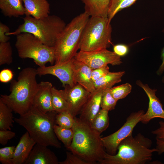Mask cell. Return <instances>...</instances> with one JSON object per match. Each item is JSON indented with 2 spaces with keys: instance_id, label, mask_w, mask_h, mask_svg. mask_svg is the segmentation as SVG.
Segmentation results:
<instances>
[{
  "instance_id": "1",
  "label": "cell",
  "mask_w": 164,
  "mask_h": 164,
  "mask_svg": "<svg viewBox=\"0 0 164 164\" xmlns=\"http://www.w3.org/2000/svg\"><path fill=\"white\" fill-rule=\"evenodd\" d=\"M73 133L72 142L67 149L89 164L99 163L106 152L100 134L89 123L75 117L71 128Z\"/></svg>"
},
{
  "instance_id": "2",
  "label": "cell",
  "mask_w": 164,
  "mask_h": 164,
  "mask_svg": "<svg viewBox=\"0 0 164 164\" xmlns=\"http://www.w3.org/2000/svg\"><path fill=\"white\" fill-rule=\"evenodd\" d=\"M57 113L55 111L45 113L32 105L26 113L14 120L26 130L36 144L60 148L61 144L54 129Z\"/></svg>"
},
{
  "instance_id": "3",
  "label": "cell",
  "mask_w": 164,
  "mask_h": 164,
  "mask_svg": "<svg viewBox=\"0 0 164 164\" xmlns=\"http://www.w3.org/2000/svg\"><path fill=\"white\" fill-rule=\"evenodd\" d=\"M36 69L28 67L19 73L17 80L11 81L9 95L1 94L0 99L15 113L21 116L32 105L38 84Z\"/></svg>"
},
{
  "instance_id": "4",
  "label": "cell",
  "mask_w": 164,
  "mask_h": 164,
  "mask_svg": "<svg viewBox=\"0 0 164 164\" xmlns=\"http://www.w3.org/2000/svg\"><path fill=\"white\" fill-rule=\"evenodd\" d=\"M152 140L138 133L129 135L120 143L118 152L114 155L106 152L100 164H145L152 159L156 148L151 149Z\"/></svg>"
},
{
  "instance_id": "5",
  "label": "cell",
  "mask_w": 164,
  "mask_h": 164,
  "mask_svg": "<svg viewBox=\"0 0 164 164\" xmlns=\"http://www.w3.org/2000/svg\"><path fill=\"white\" fill-rule=\"evenodd\" d=\"M89 16L84 12L66 25L54 46L55 64L65 62L74 57L79 49L82 34Z\"/></svg>"
},
{
  "instance_id": "6",
  "label": "cell",
  "mask_w": 164,
  "mask_h": 164,
  "mask_svg": "<svg viewBox=\"0 0 164 164\" xmlns=\"http://www.w3.org/2000/svg\"><path fill=\"white\" fill-rule=\"evenodd\" d=\"M24 22L14 31L6 35H16L23 32L31 33L39 39L44 44L54 46L56 41L66 26L65 22L57 16L49 15L39 19L31 16L23 18Z\"/></svg>"
},
{
  "instance_id": "7",
  "label": "cell",
  "mask_w": 164,
  "mask_h": 164,
  "mask_svg": "<svg viewBox=\"0 0 164 164\" xmlns=\"http://www.w3.org/2000/svg\"><path fill=\"white\" fill-rule=\"evenodd\" d=\"M112 31L108 18L91 17L82 34L80 51L93 52L109 47L112 44Z\"/></svg>"
},
{
  "instance_id": "8",
  "label": "cell",
  "mask_w": 164,
  "mask_h": 164,
  "mask_svg": "<svg viewBox=\"0 0 164 164\" xmlns=\"http://www.w3.org/2000/svg\"><path fill=\"white\" fill-rule=\"evenodd\" d=\"M16 36L15 46L20 58L32 59L39 67L45 66L48 63L52 65L55 63L54 46L45 45L31 33H22Z\"/></svg>"
},
{
  "instance_id": "9",
  "label": "cell",
  "mask_w": 164,
  "mask_h": 164,
  "mask_svg": "<svg viewBox=\"0 0 164 164\" xmlns=\"http://www.w3.org/2000/svg\"><path fill=\"white\" fill-rule=\"evenodd\" d=\"M145 113L143 110L131 113L127 118L125 122L118 130L110 135L101 137L103 145L107 153L114 155L117 153L120 142L130 135L136 125L140 121Z\"/></svg>"
},
{
  "instance_id": "10",
  "label": "cell",
  "mask_w": 164,
  "mask_h": 164,
  "mask_svg": "<svg viewBox=\"0 0 164 164\" xmlns=\"http://www.w3.org/2000/svg\"><path fill=\"white\" fill-rule=\"evenodd\" d=\"M74 58L85 63L92 70L109 64L112 66L119 65L122 63L121 57L107 49L90 52L80 51Z\"/></svg>"
},
{
  "instance_id": "11",
  "label": "cell",
  "mask_w": 164,
  "mask_h": 164,
  "mask_svg": "<svg viewBox=\"0 0 164 164\" xmlns=\"http://www.w3.org/2000/svg\"><path fill=\"white\" fill-rule=\"evenodd\" d=\"M63 87L64 89L60 90V92L69 105V112L74 118L80 114L91 93L78 83Z\"/></svg>"
},
{
  "instance_id": "12",
  "label": "cell",
  "mask_w": 164,
  "mask_h": 164,
  "mask_svg": "<svg viewBox=\"0 0 164 164\" xmlns=\"http://www.w3.org/2000/svg\"><path fill=\"white\" fill-rule=\"evenodd\" d=\"M73 58L65 62L47 67H39L36 69L37 75L39 76L51 74L57 77L62 84L73 86L76 84L73 78Z\"/></svg>"
},
{
  "instance_id": "13",
  "label": "cell",
  "mask_w": 164,
  "mask_h": 164,
  "mask_svg": "<svg viewBox=\"0 0 164 164\" xmlns=\"http://www.w3.org/2000/svg\"><path fill=\"white\" fill-rule=\"evenodd\" d=\"M136 84L144 90L149 99L147 111L142 117L140 122L146 124L155 118L164 119V110L162 105L156 95L157 90L151 89L147 84H143L139 80H137Z\"/></svg>"
},
{
  "instance_id": "14",
  "label": "cell",
  "mask_w": 164,
  "mask_h": 164,
  "mask_svg": "<svg viewBox=\"0 0 164 164\" xmlns=\"http://www.w3.org/2000/svg\"><path fill=\"white\" fill-rule=\"evenodd\" d=\"M52 83L42 81L38 84L32 105L41 111L46 113L54 111L52 101Z\"/></svg>"
},
{
  "instance_id": "15",
  "label": "cell",
  "mask_w": 164,
  "mask_h": 164,
  "mask_svg": "<svg viewBox=\"0 0 164 164\" xmlns=\"http://www.w3.org/2000/svg\"><path fill=\"white\" fill-rule=\"evenodd\" d=\"M72 66L75 83L79 84L90 93L94 92L96 89L91 78L92 69L85 63L74 58Z\"/></svg>"
},
{
  "instance_id": "16",
  "label": "cell",
  "mask_w": 164,
  "mask_h": 164,
  "mask_svg": "<svg viewBox=\"0 0 164 164\" xmlns=\"http://www.w3.org/2000/svg\"><path fill=\"white\" fill-rule=\"evenodd\" d=\"M104 90L97 89L91 93L80 112V119L89 123L91 122L100 110L101 96Z\"/></svg>"
},
{
  "instance_id": "17",
  "label": "cell",
  "mask_w": 164,
  "mask_h": 164,
  "mask_svg": "<svg viewBox=\"0 0 164 164\" xmlns=\"http://www.w3.org/2000/svg\"><path fill=\"white\" fill-rule=\"evenodd\" d=\"M54 153L47 146L36 144L24 164H59Z\"/></svg>"
},
{
  "instance_id": "18",
  "label": "cell",
  "mask_w": 164,
  "mask_h": 164,
  "mask_svg": "<svg viewBox=\"0 0 164 164\" xmlns=\"http://www.w3.org/2000/svg\"><path fill=\"white\" fill-rule=\"evenodd\" d=\"M36 144L26 131L21 137L15 148L12 164H24Z\"/></svg>"
},
{
  "instance_id": "19",
  "label": "cell",
  "mask_w": 164,
  "mask_h": 164,
  "mask_svg": "<svg viewBox=\"0 0 164 164\" xmlns=\"http://www.w3.org/2000/svg\"><path fill=\"white\" fill-rule=\"evenodd\" d=\"M26 16L42 19L49 15L50 4L47 0H22Z\"/></svg>"
},
{
  "instance_id": "20",
  "label": "cell",
  "mask_w": 164,
  "mask_h": 164,
  "mask_svg": "<svg viewBox=\"0 0 164 164\" xmlns=\"http://www.w3.org/2000/svg\"><path fill=\"white\" fill-rule=\"evenodd\" d=\"M111 0H81L85 12L91 17L108 18Z\"/></svg>"
},
{
  "instance_id": "21",
  "label": "cell",
  "mask_w": 164,
  "mask_h": 164,
  "mask_svg": "<svg viewBox=\"0 0 164 164\" xmlns=\"http://www.w3.org/2000/svg\"><path fill=\"white\" fill-rule=\"evenodd\" d=\"M22 0H0V9L6 17H18L25 15Z\"/></svg>"
},
{
  "instance_id": "22",
  "label": "cell",
  "mask_w": 164,
  "mask_h": 164,
  "mask_svg": "<svg viewBox=\"0 0 164 164\" xmlns=\"http://www.w3.org/2000/svg\"><path fill=\"white\" fill-rule=\"evenodd\" d=\"M125 73L124 71L109 72L94 82L96 89H110L115 84L121 81V78Z\"/></svg>"
},
{
  "instance_id": "23",
  "label": "cell",
  "mask_w": 164,
  "mask_h": 164,
  "mask_svg": "<svg viewBox=\"0 0 164 164\" xmlns=\"http://www.w3.org/2000/svg\"><path fill=\"white\" fill-rule=\"evenodd\" d=\"M108 111L105 109H100L89 123L91 127L100 134L109 126V119Z\"/></svg>"
},
{
  "instance_id": "24",
  "label": "cell",
  "mask_w": 164,
  "mask_h": 164,
  "mask_svg": "<svg viewBox=\"0 0 164 164\" xmlns=\"http://www.w3.org/2000/svg\"><path fill=\"white\" fill-rule=\"evenodd\" d=\"M13 111L0 99V130H11L15 121Z\"/></svg>"
},
{
  "instance_id": "25",
  "label": "cell",
  "mask_w": 164,
  "mask_h": 164,
  "mask_svg": "<svg viewBox=\"0 0 164 164\" xmlns=\"http://www.w3.org/2000/svg\"><path fill=\"white\" fill-rule=\"evenodd\" d=\"M52 104L54 111L57 113L64 111L69 112V105L62 95L60 90H58L53 87L52 89Z\"/></svg>"
},
{
  "instance_id": "26",
  "label": "cell",
  "mask_w": 164,
  "mask_h": 164,
  "mask_svg": "<svg viewBox=\"0 0 164 164\" xmlns=\"http://www.w3.org/2000/svg\"><path fill=\"white\" fill-rule=\"evenodd\" d=\"M137 0H111L108 12V18L111 22L115 15L122 9L134 4Z\"/></svg>"
},
{
  "instance_id": "27",
  "label": "cell",
  "mask_w": 164,
  "mask_h": 164,
  "mask_svg": "<svg viewBox=\"0 0 164 164\" xmlns=\"http://www.w3.org/2000/svg\"><path fill=\"white\" fill-rule=\"evenodd\" d=\"M54 129L58 139L63 142L66 148L69 147L73 137V133L72 129L63 128L55 124Z\"/></svg>"
},
{
  "instance_id": "28",
  "label": "cell",
  "mask_w": 164,
  "mask_h": 164,
  "mask_svg": "<svg viewBox=\"0 0 164 164\" xmlns=\"http://www.w3.org/2000/svg\"><path fill=\"white\" fill-rule=\"evenodd\" d=\"M12 62V50L10 42H0V65H10Z\"/></svg>"
},
{
  "instance_id": "29",
  "label": "cell",
  "mask_w": 164,
  "mask_h": 164,
  "mask_svg": "<svg viewBox=\"0 0 164 164\" xmlns=\"http://www.w3.org/2000/svg\"><path fill=\"white\" fill-rule=\"evenodd\" d=\"M74 118L68 111L58 113L56 116V124L63 128H71Z\"/></svg>"
},
{
  "instance_id": "30",
  "label": "cell",
  "mask_w": 164,
  "mask_h": 164,
  "mask_svg": "<svg viewBox=\"0 0 164 164\" xmlns=\"http://www.w3.org/2000/svg\"><path fill=\"white\" fill-rule=\"evenodd\" d=\"M132 86L129 83H126L110 89L112 95L116 100L123 99L126 97L131 91Z\"/></svg>"
},
{
  "instance_id": "31",
  "label": "cell",
  "mask_w": 164,
  "mask_h": 164,
  "mask_svg": "<svg viewBox=\"0 0 164 164\" xmlns=\"http://www.w3.org/2000/svg\"><path fill=\"white\" fill-rule=\"evenodd\" d=\"M110 89H107L104 90L101 102V109L108 111L114 109L118 101L112 96Z\"/></svg>"
},
{
  "instance_id": "32",
  "label": "cell",
  "mask_w": 164,
  "mask_h": 164,
  "mask_svg": "<svg viewBox=\"0 0 164 164\" xmlns=\"http://www.w3.org/2000/svg\"><path fill=\"white\" fill-rule=\"evenodd\" d=\"M15 146L5 147L0 149V162L2 164H12Z\"/></svg>"
},
{
  "instance_id": "33",
  "label": "cell",
  "mask_w": 164,
  "mask_h": 164,
  "mask_svg": "<svg viewBox=\"0 0 164 164\" xmlns=\"http://www.w3.org/2000/svg\"><path fill=\"white\" fill-rule=\"evenodd\" d=\"M66 158L65 160L59 162V164H89L78 156L71 152H66Z\"/></svg>"
},
{
  "instance_id": "34",
  "label": "cell",
  "mask_w": 164,
  "mask_h": 164,
  "mask_svg": "<svg viewBox=\"0 0 164 164\" xmlns=\"http://www.w3.org/2000/svg\"><path fill=\"white\" fill-rule=\"evenodd\" d=\"M109 68L108 65L92 70L91 72L92 80L94 82L109 72Z\"/></svg>"
},
{
  "instance_id": "35",
  "label": "cell",
  "mask_w": 164,
  "mask_h": 164,
  "mask_svg": "<svg viewBox=\"0 0 164 164\" xmlns=\"http://www.w3.org/2000/svg\"><path fill=\"white\" fill-rule=\"evenodd\" d=\"M15 135V133L11 130H0V143L3 145H5L9 140Z\"/></svg>"
},
{
  "instance_id": "36",
  "label": "cell",
  "mask_w": 164,
  "mask_h": 164,
  "mask_svg": "<svg viewBox=\"0 0 164 164\" xmlns=\"http://www.w3.org/2000/svg\"><path fill=\"white\" fill-rule=\"evenodd\" d=\"M113 50V52L120 57L125 56L129 51L128 46L123 44H119L114 45Z\"/></svg>"
},
{
  "instance_id": "37",
  "label": "cell",
  "mask_w": 164,
  "mask_h": 164,
  "mask_svg": "<svg viewBox=\"0 0 164 164\" xmlns=\"http://www.w3.org/2000/svg\"><path fill=\"white\" fill-rule=\"evenodd\" d=\"M12 71L8 69H5L0 72V81L2 83H6L11 81L13 76Z\"/></svg>"
},
{
  "instance_id": "38",
  "label": "cell",
  "mask_w": 164,
  "mask_h": 164,
  "mask_svg": "<svg viewBox=\"0 0 164 164\" xmlns=\"http://www.w3.org/2000/svg\"><path fill=\"white\" fill-rule=\"evenodd\" d=\"M10 29L6 25L0 22V42H8L10 37L6 35L7 33L9 32Z\"/></svg>"
},
{
  "instance_id": "39",
  "label": "cell",
  "mask_w": 164,
  "mask_h": 164,
  "mask_svg": "<svg viewBox=\"0 0 164 164\" xmlns=\"http://www.w3.org/2000/svg\"><path fill=\"white\" fill-rule=\"evenodd\" d=\"M159 124V127L151 132L156 135V139L164 141V121H160Z\"/></svg>"
},
{
  "instance_id": "40",
  "label": "cell",
  "mask_w": 164,
  "mask_h": 164,
  "mask_svg": "<svg viewBox=\"0 0 164 164\" xmlns=\"http://www.w3.org/2000/svg\"><path fill=\"white\" fill-rule=\"evenodd\" d=\"M161 59L162 61V63L156 72L158 76L161 75L164 71V46L161 51Z\"/></svg>"
},
{
  "instance_id": "41",
  "label": "cell",
  "mask_w": 164,
  "mask_h": 164,
  "mask_svg": "<svg viewBox=\"0 0 164 164\" xmlns=\"http://www.w3.org/2000/svg\"><path fill=\"white\" fill-rule=\"evenodd\" d=\"M156 149L159 155L164 152V141L156 139Z\"/></svg>"
},
{
  "instance_id": "42",
  "label": "cell",
  "mask_w": 164,
  "mask_h": 164,
  "mask_svg": "<svg viewBox=\"0 0 164 164\" xmlns=\"http://www.w3.org/2000/svg\"><path fill=\"white\" fill-rule=\"evenodd\" d=\"M162 82L164 83V76H163L162 78Z\"/></svg>"
},
{
  "instance_id": "43",
  "label": "cell",
  "mask_w": 164,
  "mask_h": 164,
  "mask_svg": "<svg viewBox=\"0 0 164 164\" xmlns=\"http://www.w3.org/2000/svg\"><path fill=\"white\" fill-rule=\"evenodd\" d=\"M162 32H163V33H164V28H163V29L162 31Z\"/></svg>"
}]
</instances>
